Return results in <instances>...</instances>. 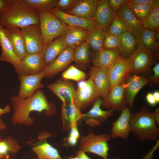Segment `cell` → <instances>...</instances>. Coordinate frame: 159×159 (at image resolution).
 Wrapping results in <instances>:
<instances>
[{
  "label": "cell",
  "instance_id": "1",
  "mask_svg": "<svg viewBox=\"0 0 159 159\" xmlns=\"http://www.w3.org/2000/svg\"><path fill=\"white\" fill-rule=\"evenodd\" d=\"M10 99L14 110L11 121L14 125H32L35 119L29 115L32 111L41 112L44 111L45 115H49L55 111L54 105L49 102L40 89L25 99H21L16 95L11 96Z\"/></svg>",
  "mask_w": 159,
  "mask_h": 159
},
{
  "label": "cell",
  "instance_id": "2",
  "mask_svg": "<svg viewBox=\"0 0 159 159\" xmlns=\"http://www.w3.org/2000/svg\"><path fill=\"white\" fill-rule=\"evenodd\" d=\"M40 24L38 12L28 7L22 0H12L10 7L0 15V24L6 28H20Z\"/></svg>",
  "mask_w": 159,
  "mask_h": 159
},
{
  "label": "cell",
  "instance_id": "3",
  "mask_svg": "<svg viewBox=\"0 0 159 159\" xmlns=\"http://www.w3.org/2000/svg\"><path fill=\"white\" fill-rule=\"evenodd\" d=\"M130 131L139 140L145 142L158 140L159 128L153 112L145 106L138 112L131 113L129 120Z\"/></svg>",
  "mask_w": 159,
  "mask_h": 159
},
{
  "label": "cell",
  "instance_id": "4",
  "mask_svg": "<svg viewBox=\"0 0 159 159\" xmlns=\"http://www.w3.org/2000/svg\"><path fill=\"white\" fill-rule=\"evenodd\" d=\"M43 46L62 35L70 26L58 19L50 11L38 12Z\"/></svg>",
  "mask_w": 159,
  "mask_h": 159
},
{
  "label": "cell",
  "instance_id": "5",
  "mask_svg": "<svg viewBox=\"0 0 159 159\" xmlns=\"http://www.w3.org/2000/svg\"><path fill=\"white\" fill-rule=\"evenodd\" d=\"M158 55L150 51L136 46L127 59L131 73L143 74L147 77L151 75L152 66L156 62Z\"/></svg>",
  "mask_w": 159,
  "mask_h": 159
},
{
  "label": "cell",
  "instance_id": "6",
  "mask_svg": "<svg viewBox=\"0 0 159 159\" xmlns=\"http://www.w3.org/2000/svg\"><path fill=\"white\" fill-rule=\"evenodd\" d=\"M111 138L110 134L104 133L96 135L90 130L87 135L81 138L79 149L85 153L96 154L103 159H109L108 142Z\"/></svg>",
  "mask_w": 159,
  "mask_h": 159
},
{
  "label": "cell",
  "instance_id": "7",
  "mask_svg": "<svg viewBox=\"0 0 159 159\" xmlns=\"http://www.w3.org/2000/svg\"><path fill=\"white\" fill-rule=\"evenodd\" d=\"M99 97H100L98 90L91 78L86 81L79 82L78 87L75 90L74 100L80 109H84L93 104Z\"/></svg>",
  "mask_w": 159,
  "mask_h": 159
},
{
  "label": "cell",
  "instance_id": "8",
  "mask_svg": "<svg viewBox=\"0 0 159 159\" xmlns=\"http://www.w3.org/2000/svg\"><path fill=\"white\" fill-rule=\"evenodd\" d=\"M20 29L24 40L27 54L41 53L43 45L40 24H32Z\"/></svg>",
  "mask_w": 159,
  "mask_h": 159
},
{
  "label": "cell",
  "instance_id": "9",
  "mask_svg": "<svg viewBox=\"0 0 159 159\" xmlns=\"http://www.w3.org/2000/svg\"><path fill=\"white\" fill-rule=\"evenodd\" d=\"M45 67L43 56L41 52L27 54L14 69L15 72L19 74L31 75L43 71Z\"/></svg>",
  "mask_w": 159,
  "mask_h": 159
},
{
  "label": "cell",
  "instance_id": "10",
  "mask_svg": "<svg viewBox=\"0 0 159 159\" xmlns=\"http://www.w3.org/2000/svg\"><path fill=\"white\" fill-rule=\"evenodd\" d=\"M44 77V71L33 75L19 74L20 85L17 97L24 99L32 95L37 90L44 87L41 80Z\"/></svg>",
  "mask_w": 159,
  "mask_h": 159
},
{
  "label": "cell",
  "instance_id": "11",
  "mask_svg": "<svg viewBox=\"0 0 159 159\" xmlns=\"http://www.w3.org/2000/svg\"><path fill=\"white\" fill-rule=\"evenodd\" d=\"M103 100L98 98L93 104L92 108L87 112L82 114L81 120L85 121L89 126L97 127L102 125L113 114L114 110L110 109L104 110L101 108Z\"/></svg>",
  "mask_w": 159,
  "mask_h": 159
},
{
  "label": "cell",
  "instance_id": "12",
  "mask_svg": "<svg viewBox=\"0 0 159 159\" xmlns=\"http://www.w3.org/2000/svg\"><path fill=\"white\" fill-rule=\"evenodd\" d=\"M125 82L115 86L109 91L107 97L103 100L102 105L103 107L108 110L112 109L114 110L121 111L127 107Z\"/></svg>",
  "mask_w": 159,
  "mask_h": 159
},
{
  "label": "cell",
  "instance_id": "13",
  "mask_svg": "<svg viewBox=\"0 0 159 159\" xmlns=\"http://www.w3.org/2000/svg\"><path fill=\"white\" fill-rule=\"evenodd\" d=\"M108 70L110 83L109 91L115 86L125 82L131 73L127 59L120 56L112 64Z\"/></svg>",
  "mask_w": 159,
  "mask_h": 159
},
{
  "label": "cell",
  "instance_id": "14",
  "mask_svg": "<svg viewBox=\"0 0 159 159\" xmlns=\"http://www.w3.org/2000/svg\"><path fill=\"white\" fill-rule=\"evenodd\" d=\"M75 48L67 47L50 64L46 66L44 71L45 77L51 78L65 69L74 61Z\"/></svg>",
  "mask_w": 159,
  "mask_h": 159
},
{
  "label": "cell",
  "instance_id": "15",
  "mask_svg": "<svg viewBox=\"0 0 159 159\" xmlns=\"http://www.w3.org/2000/svg\"><path fill=\"white\" fill-rule=\"evenodd\" d=\"M137 47L159 55V31L142 27L135 36Z\"/></svg>",
  "mask_w": 159,
  "mask_h": 159
},
{
  "label": "cell",
  "instance_id": "16",
  "mask_svg": "<svg viewBox=\"0 0 159 159\" xmlns=\"http://www.w3.org/2000/svg\"><path fill=\"white\" fill-rule=\"evenodd\" d=\"M89 74L98 90L100 97L103 100L105 99L109 93L110 85L108 69L92 66Z\"/></svg>",
  "mask_w": 159,
  "mask_h": 159
},
{
  "label": "cell",
  "instance_id": "17",
  "mask_svg": "<svg viewBox=\"0 0 159 159\" xmlns=\"http://www.w3.org/2000/svg\"><path fill=\"white\" fill-rule=\"evenodd\" d=\"M121 111L118 119L115 121L112 122L110 134L112 138H120L126 140L130 132L129 120L131 113L128 107Z\"/></svg>",
  "mask_w": 159,
  "mask_h": 159
},
{
  "label": "cell",
  "instance_id": "18",
  "mask_svg": "<svg viewBox=\"0 0 159 159\" xmlns=\"http://www.w3.org/2000/svg\"><path fill=\"white\" fill-rule=\"evenodd\" d=\"M61 118L64 129H70L77 125L81 120L82 114L75 104L74 100L62 104L61 106Z\"/></svg>",
  "mask_w": 159,
  "mask_h": 159
},
{
  "label": "cell",
  "instance_id": "19",
  "mask_svg": "<svg viewBox=\"0 0 159 159\" xmlns=\"http://www.w3.org/2000/svg\"><path fill=\"white\" fill-rule=\"evenodd\" d=\"M58 19L70 26H78L85 28L89 32L97 28L94 20L85 19L62 12L54 9L50 11Z\"/></svg>",
  "mask_w": 159,
  "mask_h": 159
},
{
  "label": "cell",
  "instance_id": "20",
  "mask_svg": "<svg viewBox=\"0 0 159 159\" xmlns=\"http://www.w3.org/2000/svg\"><path fill=\"white\" fill-rule=\"evenodd\" d=\"M47 87L61 100L62 104L74 100V86L72 82L67 80H58L48 84Z\"/></svg>",
  "mask_w": 159,
  "mask_h": 159
},
{
  "label": "cell",
  "instance_id": "21",
  "mask_svg": "<svg viewBox=\"0 0 159 159\" xmlns=\"http://www.w3.org/2000/svg\"><path fill=\"white\" fill-rule=\"evenodd\" d=\"M126 81L127 105L129 108H131L133 106L136 95L143 87L149 83V82L147 77L135 74H130Z\"/></svg>",
  "mask_w": 159,
  "mask_h": 159
},
{
  "label": "cell",
  "instance_id": "22",
  "mask_svg": "<svg viewBox=\"0 0 159 159\" xmlns=\"http://www.w3.org/2000/svg\"><path fill=\"white\" fill-rule=\"evenodd\" d=\"M115 14L110 8L107 0H98L94 19L97 27L106 32Z\"/></svg>",
  "mask_w": 159,
  "mask_h": 159
},
{
  "label": "cell",
  "instance_id": "23",
  "mask_svg": "<svg viewBox=\"0 0 159 159\" xmlns=\"http://www.w3.org/2000/svg\"><path fill=\"white\" fill-rule=\"evenodd\" d=\"M68 46L63 35L43 46L42 51L45 67L51 63Z\"/></svg>",
  "mask_w": 159,
  "mask_h": 159
},
{
  "label": "cell",
  "instance_id": "24",
  "mask_svg": "<svg viewBox=\"0 0 159 159\" xmlns=\"http://www.w3.org/2000/svg\"><path fill=\"white\" fill-rule=\"evenodd\" d=\"M0 46L1 51L0 61L11 63L14 68L18 66L21 60L17 57L14 52L11 42L6 34L5 28L1 24Z\"/></svg>",
  "mask_w": 159,
  "mask_h": 159
},
{
  "label": "cell",
  "instance_id": "25",
  "mask_svg": "<svg viewBox=\"0 0 159 159\" xmlns=\"http://www.w3.org/2000/svg\"><path fill=\"white\" fill-rule=\"evenodd\" d=\"M120 57L119 48L112 49H103L92 54L91 62L94 66L108 69L112 64Z\"/></svg>",
  "mask_w": 159,
  "mask_h": 159
},
{
  "label": "cell",
  "instance_id": "26",
  "mask_svg": "<svg viewBox=\"0 0 159 159\" xmlns=\"http://www.w3.org/2000/svg\"><path fill=\"white\" fill-rule=\"evenodd\" d=\"M5 32L17 57L21 60L27 54L24 38L20 28L16 27L5 28Z\"/></svg>",
  "mask_w": 159,
  "mask_h": 159
},
{
  "label": "cell",
  "instance_id": "27",
  "mask_svg": "<svg viewBox=\"0 0 159 159\" xmlns=\"http://www.w3.org/2000/svg\"><path fill=\"white\" fill-rule=\"evenodd\" d=\"M98 0H79L74 7L68 13L82 18L94 20Z\"/></svg>",
  "mask_w": 159,
  "mask_h": 159
},
{
  "label": "cell",
  "instance_id": "28",
  "mask_svg": "<svg viewBox=\"0 0 159 159\" xmlns=\"http://www.w3.org/2000/svg\"><path fill=\"white\" fill-rule=\"evenodd\" d=\"M89 31L78 26H70L63 34L68 47L75 48L84 42Z\"/></svg>",
  "mask_w": 159,
  "mask_h": 159
},
{
  "label": "cell",
  "instance_id": "29",
  "mask_svg": "<svg viewBox=\"0 0 159 159\" xmlns=\"http://www.w3.org/2000/svg\"><path fill=\"white\" fill-rule=\"evenodd\" d=\"M116 14L121 18L130 29V32L135 36L142 27V24L126 4Z\"/></svg>",
  "mask_w": 159,
  "mask_h": 159
},
{
  "label": "cell",
  "instance_id": "30",
  "mask_svg": "<svg viewBox=\"0 0 159 159\" xmlns=\"http://www.w3.org/2000/svg\"><path fill=\"white\" fill-rule=\"evenodd\" d=\"M119 49L120 56L127 59L135 50L137 42L135 36L129 32H125L120 35Z\"/></svg>",
  "mask_w": 159,
  "mask_h": 159
},
{
  "label": "cell",
  "instance_id": "31",
  "mask_svg": "<svg viewBox=\"0 0 159 159\" xmlns=\"http://www.w3.org/2000/svg\"><path fill=\"white\" fill-rule=\"evenodd\" d=\"M105 32L99 28L92 31L89 32L84 41L89 45L92 52L93 53L102 49Z\"/></svg>",
  "mask_w": 159,
  "mask_h": 159
},
{
  "label": "cell",
  "instance_id": "32",
  "mask_svg": "<svg viewBox=\"0 0 159 159\" xmlns=\"http://www.w3.org/2000/svg\"><path fill=\"white\" fill-rule=\"evenodd\" d=\"M32 149L39 159H62L57 150L46 141L39 143Z\"/></svg>",
  "mask_w": 159,
  "mask_h": 159
},
{
  "label": "cell",
  "instance_id": "33",
  "mask_svg": "<svg viewBox=\"0 0 159 159\" xmlns=\"http://www.w3.org/2000/svg\"><path fill=\"white\" fill-rule=\"evenodd\" d=\"M92 54L89 45L87 42H83L75 48L74 61L77 64L86 65L91 61Z\"/></svg>",
  "mask_w": 159,
  "mask_h": 159
},
{
  "label": "cell",
  "instance_id": "34",
  "mask_svg": "<svg viewBox=\"0 0 159 159\" xmlns=\"http://www.w3.org/2000/svg\"><path fill=\"white\" fill-rule=\"evenodd\" d=\"M20 146L15 139L8 137L0 139V159H9L11 156L17 153Z\"/></svg>",
  "mask_w": 159,
  "mask_h": 159
},
{
  "label": "cell",
  "instance_id": "35",
  "mask_svg": "<svg viewBox=\"0 0 159 159\" xmlns=\"http://www.w3.org/2000/svg\"><path fill=\"white\" fill-rule=\"evenodd\" d=\"M159 4V0L154 3H146L139 5L127 4L136 18L142 24L153 8Z\"/></svg>",
  "mask_w": 159,
  "mask_h": 159
},
{
  "label": "cell",
  "instance_id": "36",
  "mask_svg": "<svg viewBox=\"0 0 159 159\" xmlns=\"http://www.w3.org/2000/svg\"><path fill=\"white\" fill-rule=\"evenodd\" d=\"M29 8L37 12L50 11L55 8L57 0H22Z\"/></svg>",
  "mask_w": 159,
  "mask_h": 159
},
{
  "label": "cell",
  "instance_id": "37",
  "mask_svg": "<svg viewBox=\"0 0 159 159\" xmlns=\"http://www.w3.org/2000/svg\"><path fill=\"white\" fill-rule=\"evenodd\" d=\"M126 31L130 32V29L124 21L116 14L112 23L105 32L113 35L120 36Z\"/></svg>",
  "mask_w": 159,
  "mask_h": 159
},
{
  "label": "cell",
  "instance_id": "38",
  "mask_svg": "<svg viewBox=\"0 0 159 159\" xmlns=\"http://www.w3.org/2000/svg\"><path fill=\"white\" fill-rule=\"evenodd\" d=\"M142 24V27L159 31V4L153 8Z\"/></svg>",
  "mask_w": 159,
  "mask_h": 159
},
{
  "label": "cell",
  "instance_id": "39",
  "mask_svg": "<svg viewBox=\"0 0 159 159\" xmlns=\"http://www.w3.org/2000/svg\"><path fill=\"white\" fill-rule=\"evenodd\" d=\"M64 80H72L77 82L84 80L86 78V74L75 67L72 65L64 71L62 74Z\"/></svg>",
  "mask_w": 159,
  "mask_h": 159
},
{
  "label": "cell",
  "instance_id": "40",
  "mask_svg": "<svg viewBox=\"0 0 159 159\" xmlns=\"http://www.w3.org/2000/svg\"><path fill=\"white\" fill-rule=\"evenodd\" d=\"M120 37L119 36L110 34L105 32L103 48L105 49H112L119 48Z\"/></svg>",
  "mask_w": 159,
  "mask_h": 159
},
{
  "label": "cell",
  "instance_id": "41",
  "mask_svg": "<svg viewBox=\"0 0 159 159\" xmlns=\"http://www.w3.org/2000/svg\"><path fill=\"white\" fill-rule=\"evenodd\" d=\"M79 0H57L55 8L60 11L68 13L75 6Z\"/></svg>",
  "mask_w": 159,
  "mask_h": 159
},
{
  "label": "cell",
  "instance_id": "42",
  "mask_svg": "<svg viewBox=\"0 0 159 159\" xmlns=\"http://www.w3.org/2000/svg\"><path fill=\"white\" fill-rule=\"evenodd\" d=\"M111 9L116 13L127 4V0H107Z\"/></svg>",
  "mask_w": 159,
  "mask_h": 159
},
{
  "label": "cell",
  "instance_id": "43",
  "mask_svg": "<svg viewBox=\"0 0 159 159\" xmlns=\"http://www.w3.org/2000/svg\"><path fill=\"white\" fill-rule=\"evenodd\" d=\"M152 70L153 72V74L147 77L149 83L158 84L159 82V63H157Z\"/></svg>",
  "mask_w": 159,
  "mask_h": 159
},
{
  "label": "cell",
  "instance_id": "44",
  "mask_svg": "<svg viewBox=\"0 0 159 159\" xmlns=\"http://www.w3.org/2000/svg\"><path fill=\"white\" fill-rule=\"evenodd\" d=\"M12 2V0H0V15L10 7Z\"/></svg>",
  "mask_w": 159,
  "mask_h": 159
},
{
  "label": "cell",
  "instance_id": "45",
  "mask_svg": "<svg viewBox=\"0 0 159 159\" xmlns=\"http://www.w3.org/2000/svg\"><path fill=\"white\" fill-rule=\"evenodd\" d=\"M158 0H127V4L139 5L146 3H154Z\"/></svg>",
  "mask_w": 159,
  "mask_h": 159
},
{
  "label": "cell",
  "instance_id": "46",
  "mask_svg": "<svg viewBox=\"0 0 159 159\" xmlns=\"http://www.w3.org/2000/svg\"><path fill=\"white\" fill-rule=\"evenodd\" d=\"M78 139L69 134L68 137L65 139V142L67 146H73L76 145Z\"/></svg>",
  "mask_w": 159,
  "mask_h": 159
},
{
  "label": "cell",
  "instance_id": "47",
  "mask_svg": "<svg viewBox=\"0 0 159 159\" xmlns=\"http://www.w3.org/2000/svg\"><path fill=\"white\" fill-rule=\"evenodd\" d=\"M159 140H157V142L153 148L141 159H152L153 154L159 146Z\"/></svg>",
  "mask_w": 159,
  "mask_h": 159
},
{
  "label": "cell",
  "instance_id": "48",
  "mask_svg": "<svg viewBox=\"0 0 159 159\" xmlns=\"http://www.w3.org/2000/svg\"><path fill=\"white\" fill-rule=\"evenodd\" d=\"M146 99L149 104L151 106H154L157 103L151 92H149L147 94Z\"/></svg>",
  "mask_w": 159,
  "mask_h": 159
},
{
  "label": "cell",
  "instance_id": "49",
  "mask_svg": "<svg viewBox=\"0 0 159 159\" xmlns=\"http://www.w3.org/2000/svg\"><path fill=\"white\" fill-rule=\"evenodd\" d=\"M76 156L79 159H90V158L87 155L85 152L80 149L76 153Z\"/></svg>",
  "mask_w": 159,
  "mask_h": 159
},
{
  "label": "cell",
  "instance_id": "50",
  "mask_svg": "<svg viewBox=\"0 0 159 159\" xmlns=\"http://www.w3.org/2000/svg\"><path fill=\"white\" fill-rule=\"evenodd\" d=\"M11 111V108L9 105H6L4 108L0 107V117L2 115L9 112Z\"/></svg>",
  "mask_w": 159,
  "mask_h": 159
},
{
  "label": "cell",
  "instance_id": "51",
  "mask_svg": "<svg viewBox=\"0 0 159 159\" xmlns=\"http://www.w3.org/2000/svg\"><path fill=\"white\" fill-rule=\"evenodd\" d=\"M154 118L157 126L159 125V109L158 108H157L155 110L154 112H153Z\"/></svg>",
  "mask_w": 159,
  "mask_h": 159
},
{
  "label": "cell",
  "instance_id": "52",
  "mask_svg": "<svg viewBox=\"0 0 159 159\" xmlns=\"http://www.w3.org/2000/svg\"><path fill=\"white\" fill-rule=\"evenodd\" d=\"M153 95L157 103L159 102V92L155 91L153 93Z\"/></svg>",
  "mask_w": 159,
  "mask_h": 159
},
{
  "label": "cell",
  "instance_id": "53",
  "mask_svg": "<svg viewBox=\"0 0 159 159\" xmlns=\"http://www.w3.org/2000/svg\"><path fill=\"white\" fill-rule=\"evenodd\" d=\"M6 128V126L4 122L0 117V130H4Z\"/></svg>",
  "mask_w": 159,
  "mask_h": 159
},
{
  "label": "cell",
  "instance_id": "54",
  "mask_svg": "<svg viewBox=\"0 0 159 159\" xmlns=\"http://www.w3.org/2000/svg\"><path fill=\"white\" fill-rule=\"evenodd\" d=\"M64 159H79V158L77 156H76L75 157H70Z\"/></svg>",
  "mask_w": 159,
  "mask_h": 159
},
{
  "label": "cell",
  "instance_id": "55",
  "mask_svg": "<svg viewBox=\"0 0 159 159\" xmlns=\"http://www.w3.org/2000/svg\"><path fill=\"white\" fill-rule=\"evenodd\" d=\"M114 159H120L118 157H115L114 158Z\"/></svg>",
  "mask_w": 159,
  "mask_h": 159
},
{
  "label": "cell",
  "instance_id": "56",
  "mask_svg": "<svg viewBox=\"0 0 159 159\" xmlns=\"http://www.w3.org/2000/svg\"><path fill=\"white\" fill-rule=\"evenodd\" d=\"M34 159H39L38 158H34Z\"/></svg>",
  "mask_w": 159,
  "mask_h": 159
},
{
  "label": "cell",
  "instance_id": "57",
  "mask_svg": "<svg viewBox=\"0 0 159 159\" xmlns=\"http://www.w3.org/2000/svg\"></svg>",
  "mask_w": 159,
  "mask_h": 159
}]
</instances>
